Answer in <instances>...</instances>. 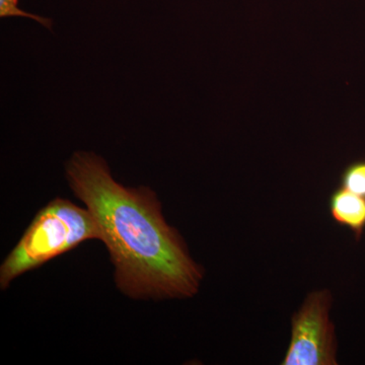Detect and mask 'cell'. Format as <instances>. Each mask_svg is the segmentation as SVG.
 Masks as SVG:
<instances>
[{
    "mask_svg": "<svg viewBox=\"0 0 365 365\" xmlns=\"http://www.w3.org/2000/svg\"><path fill=\"white\" fill-rule=\"evenodd\" d=\"M102 241L100 228L88 208L56 198L36 215L30 227L0 268V287L6 290L19 276L39 268L81 242Z\"/></svg>",
    "mask_w": 365,
    "mask_h": 365,
    "instance_id": "7a4b0ae2",
    "label": "cell"
},
{
    "mask_svg": "<svg viewBox=\"0 0 365 365\" xmlns=\"http://www.w3.org/2000/svg\"><path fill=\"white\" fill-rule=\"evenodd\" d=\"M341 187L365 197V160L348 165L340 177Z\"/></svg>",
    "mask_w": 365,
    "mask_h": 365,
    "instance_id": "5b68a950",
    "label": "cell"
},
{
    "mask_svg": "<svg viewBox=\"0 0 365 365\" xmlns=\"http://www.w3.org/2000/svg\"><path fill=\"white\" fill-rule=\"evenodd\" d=\"M69 186L100 228L114 264L117 287L132 299H188L199 292L203 270L184 240L165 222L157 194L113 179L104 158L88 151L66 163Z\"/></svg>",
    "mask_w": 365,
    "mask_h": 365,
    "instance_id": "6da1fadb",
    "label": "cell"
},
{
    "mask_svg": "<svg viewBox=\"0 0 365 365\" xmlns=\"http://www.w3.org/2000/svg\"><path fill=\"white\" fill-rule=\"evenodd\" d=\"M329 212L334 222L352 232L356 241L361 239L365 230V197L340 187L329 198Z\"/></svg>",
    "mask_w": 365,
    "mask_h": 365,
    "instance_id": "277c9868",
    "label": "cell"
},
{
    "mask_svg": "<svg viewBox=\"0 0 365 365\" xmlns=\"http://www.w3.org/2000/svg\"><path fill=\"white\" fill-rule=\"evenodd\" d=\"M332 294L311 292L292 319V339L282 365H336L338 343L330 318Z\"/></svg>",
    "mask_w": 365,
    "mask_h": 365,
    "instance_id": "3957f363",
    "label": "cell"
},
{
    "mask_svg": "<svg viewBox=\"0 0 365 365\" xmlns=\"http://www.w3.org/2000/svg\"><path fill=\"white\" fill-rule=\"evenodd\" d=\"M0 16L1 18H11V16H21V18L31 19L40 23L47 29H51L52 21L36 14L26 13L19 6V0H0Z\"/></svg>",
    "mask_w": 365,
    "mask_h": 365,
    "instance_id": "8992f818",
    "label": "cell"
}]
</instances>
